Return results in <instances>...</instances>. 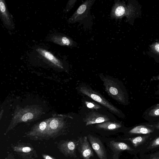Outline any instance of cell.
<instances>
[{
    "instance_id": "17",
    "label": "cell",
    "mask_w": 159,
    "mask_h": 159,
    "mask_svg": "<svg viewBox=\"0 0 159 159\" xmlns=\"http://www.w3.org/2000/svg\"><path fill=\"white\" fill-rule=\"evenodd\" d=\"M36 51L43 58L53 65L59 68H63L61 62L51 52L39 48H37Z\"/></svg>"
},
{
    "instance_id": "8",
    "label": "cell",
    "mask_w": 159,
    "mask_h": 159,
    "mask_svg": "<svg viewBox=\"0 0 159 159\" xmlns=\"http://www.w3.org/2000/svg\"><path fill=\"white\" fill-rule=\"evenodd\" d=\"M104 110H91L85 116L84 121L87 125L99 124L110 120H116L115 118L101 112Z\"/></svg>"
},
{
    "instance_id": "29",
    "label": "cell",
    "mask_w": 159,
    "mask_h": 159,
    "mask_svg": "<svg viewBox=\"0 0 159 159\" xmlns=\"http://www.w3.org/2000/svg\"><path fill=\"white\" fill-rule=\"evenodd\" d=\"M31 159H35V158L34 157H33V158H31Z\"/></svg>"
},
{
    "instance_id": "5",
    "label": "cell",
    "mask_w": 159,
    "mask_h": 159,
    "mask_svg": "<svg viewBox=\"0 0 159 159\" xmlns=\"http://www.w3.org/2000/svg\"><path fill=\"white\" fill-rule=\"evenodd\" d=\"M11 148L14 152L23 159L38 157L36 150L30 143L18 142L11 145Z\"/></svg>"
},
{
    "instance_id": "10",
    "label": "cell",
    "mask_w": 159,
    "mask_h": 159,
    "mask_svg": "<svg viewBox=\"0 0 159 159\" xmlns=\"http://www.w3.org/2000/svg\"><path fill=\"white\" fill-rule=\"evenodd\" d=\"M87 137L98 159H109L106 147L99 138L90 134H88Z\"/></svg>"
},
{
    "instance_id": "7",
    "label": "cell",
    "mask_w": 159,
    "mask_h": 159,
    "mask_svg": "<svg viewBox=\"0 0 159 159\" xmlns=\"http://www.w3.org/2000/svg\"><path fill=\"white\" fill-rule=\"evenodd\" d=\"M49 120L34 125L26 134V136L34 140H47V130Z\"/></svg>"
},
{
    "instance_id": "28",
    "label": "cell",
    "mask_w": 159,
    "mask_h": 159,
    "mask_svg": "<svg viewBox=\"0 0 159 159\" xmlns=\"http://www.w3.org/2000/svg\"><path fill=\"white\" fill-rule=\"evenodd\" d=\"M156 127L157 128L159 129V123L157 124Z\"/></svg>"
},
{
    "instance_id": "6",
    "label": "cell",
    "mask_w": 159,
    "mask_h": 159,
    "mask_svg": "<svg viewBox=\"0 0 159 159\" xmlns=\"http://www.w3.org/2000/svg\"><path fill=\"white\" fill-rule=\"evenodd\" d=\"M134 10L132 5L126 6L123 1H116L112 7L111 16L116 19H120L125 16L128 17L133 14Z\"/></svg>"
},
{
    "instance_id": "21",
    "label": "cell",
    "mask_w": 159,
    "mask_h": 159,
    "mask_svg": "<svg viewBox=\"0 0 159 159\" xmlns=\"http://www.w3.org/2000/svg\"><path fill=\"white\" fill-rule=\"evenodd\" d=\"M149 115H152V116L158 117L159 116V106L153 109L152 111L149 113Z\"/></svg>"
},
{
    "instance_id": "14",
    "label": "cell",
    "mask_w": 159,
    "mask_h": 159,
    "mask_svg": "<svg viewBox=\"0 0 159 159\" xmlns=\"http://www.w3.org/2000/svg\"><path fill=\"white\" fill-rule=\"evenodd\" d=\"M0 16L3 24L7 29L13 30L15 28L13 17L8 11L4 0H0Z\"/></svg>"
},
{
    "instance_id": "23",
    "label": "cell",
    "mask_w": 159,
    "mask_h": 159,
    "mask_svg": "<svg viewBox=\"0 0 159 159\" xmlns=\"http://www.w3.org/2000/svg\"><path fill=\"white\" fill-rule=\"evenodd\" d=\"M76 1L75 0L69 1L67 4L66 11L67 12L70 10L73 7Z\"/></svg>"
},
{
    "instance_id": "13",
    "label": "cell",
    "mask_w": 159,
    "mask_h": 159,
    "mask_svg": "<svg viewBox=\"0 0 159 159\" xmlns=\"http://www.w3.org/2000/svg\"><path fill=\"white\" fill-rule=\"evenodd\" d=\"M65 126V124L61 120L53 118L49 120L47 130V140L54 139L60 134Z\"/></svg>"
},
{
    "instance_id": "20",
    "label": "cell",
    "mask_w": 159,
    "mask_h": 159,
    "mask_svg": "<svg viewBox=\"0 0 159 159\" xmlns=\"http://www.w3.org/2000/svg\"><path fill=\"white\" fill-rule=\"evenodd\" d=\"M84 103L86 107L90 109L97 110H104L100 105L94 102L85 101Z\"/></svg>"
},
{
    "instance_id": "2",
    "label": "cell",
    "mask_w": 159,
    "mask_h": 159,
    "mask_svg": "<svg viewBox=\"0 0 159 159\" xmlns=\"http://www.w3.org/2000/svg\"><path fill=\"white\" fill-rule=\"evenodd\" d=\"M81 94L89 97L101 104L107 110L119 118H123L125 116L122 111L107 100L102 95L93 90L89 86L81 84L78 88Z\"/></svg>"
},
{
    "instance_id": "24",
    "label": "cell",
    "mask_w": 159,
    "mask_h": 159,
    "mask_svg": "<svg viewBox=\"0 0 159 159\" xmlns=\"http://www.w3.org/2000/svg\"><path fill=\"white\" fill-rule=\"evenodd\" d=\"M159 146V137L154 140L150 146V148H152Z\"/></svg>"
},
{
    "instance_id": "15",
    "label": "cell",
    "mask_w": 159,
    "mask_h": 159,
    "mask_svg": "<svg viewBox=\"0 0 159 159\" xmlns=\"http://www.w3.org/2000/svg\"><path fill=\"white\" fill-rule=\"evenodd\" d=\"M49 40L55 44L69 47L76 46L77 43L70 37L61 34H54L49 37Z\"/></svg>"
},
{
    "instance_id": "19",
    "label": "cell",
    "mask_w": 159,
    "mask_h": 159,
    "mask_svg": "<svg viewBox=\"0 0 159 159\" xmlns=\"http://www.w3.org/2000/svg\"><path fill=\"white\" fill-rule=\"evenodd\" d=\"M147 136H138L134 138L121 139L122 140H128L131 142L134 147H137L143 143L147 138Z\"/></svg>"
},
{
    "instance_id": "4",
    "label": "cell",
    "mask_w": 159,
    "mask_h": 159,
    "mask_svg": "<svg viewBox=\"0 0 159 159\" xmlns=\"http://www.w3.org/2000/svg\"><path fill=\"white\" fill-rule=\"evenodd\" d=\"M106 143L107 150L109 151V159H119L120 156L122 152L133 150L127 144L113 139L107 141Z\"/></svg>"
},
{
    "instance_id": "22",
    "label": "cell",
    "mask_w": 159,
    "mask_h": 159,
    "mask_svg": "<svg viewBox=\"0 0 159 159\" xmlns=\"http://www.w3.org/2000/svg\"><path fill=\"white\" fill-rule=\"evenodd\" d=\"M151 47L154 52L159 55V42L153 43L151 45Z\"/></svg>"
},
{
    "instance_id": "16",
    "label": "cell",
    "mask_w": 159,
    "mask_h": 159,
    "mask_svg": "<svg viewBox=\"0 0 159 159\" xmlns=\"http://www.w3.org/2000/svg\"><path fill=\"white\" fill-rule=\"evenodd\" d=\"M94 125H95L96 129L107 132L118 131L123 126L120 122L117 120H110Z\"/></svg>"
},
{
    "instance_id": "27",
    "label": "cell",
    "mask_w": 159,
    "mask_h": 159,
    "mask_svg": "<svg viewBox=\"0 0 159 159\" xmlns=\"http://www.w3.org/2000/svg\"><path fill=\"white\" fill-rule=\"evenodd\" d=\"M151 159H159V154L153 156Z\"/></svg>"
},
{
    "instance_id": "25",
    "label": "cell",
    "mask_w": 159,
    "mask_h": 159,
    "mask_svg": "<svg viewBox=\"0 0 159 159\" xmlns=\"http://www.w3.org/2000/svg\"><path fill=\"white\" fill-rule=\"evenodd\" d=\"M42 156L43 159H57L52 156L43 153L42 154Z\"/></svg>"
},
{
    "instance_id": "11",
    "label": "cell",
    "mask_w": 159,
    "mask_h": 159,
    "mask_svg": "<svg viewBox=\"0 0 159 159\" xmlns=\"http://www.w3.org/2000/svg\"><path fill=\"white\" fill-rule=\"evenodd\" d=\"M77 143L76 140H61L58 143L57 148L65 156L75 157Z\"/></svg>"
},
{
    "instance_id": "12",
    "label": "cell",
    "mask_w": 159,
    "mask_h": 159,
    "mask_svg": "<svg viewBox=\"0 0 159 159\" xmlns=\"http://www.w3.org/2000/svg\"><path fill=\"white\" fill-rule=\"evenodd\" d=\"M77 149L83 159H91L94 157L93 150L87 136L81 137L78 139Z\"/></svg>"
},
{
    "instance_id": "1",
    "label": "cell",
    "mask_w": 159,
    "mask_h": 159,
    "mask_svg": "<svg viewBox=\"0 0 159 159\" xmlns=\"http://www.w3.org/2000/svg\"><path fill=\"white\" fill-rule=\"evenodd\" d=\"M100 78L109 95L120 103L126 105L128 101L127 93L120 82L108 76L101 75Z\"/></svg>"
},
{
    "instance_id": "9",
    "label": "cell",
    "mask_w": 159,
    "mask_h": 159,
    "mask_svg": "<svg viewBox=\"0 0 159 159\" xmlns=\"http://www.w3.org/2000/svg\"><path fill=\"white\" fill-rule=\"evenodd\" d=\"M95 0H87L83 2L69 18L68 22L73 24L82 20L87 16Z\"/></svg>"
},
{
    "instance_id": "26",
    "label": "cell",
    "mask_w": 159,
    "mask_h": 159,
    "mask_svg": "<svg viewBox=\"0 0 159 159\" xmlns=\"http://www.w3.org/2000/svg\"><path fill=\"white\" fill-rule=\"evenodd\" d=\"M5 159H15L14 156L11 153H9L7 154Z\"/></svg>"
},
{
    "instance_id": "18",
    "label": "cell",
    "mask_w": 159,
    "mask_h": 159,
    "mask_svg": "<svg viewBox=\"0 0 159 159\" xmlns=\"http://www.w3.org/2000/svg\"><path fill=\"white\" fill-rule=\"evenodd\" d=\"M153 132V130L148 127L144 125L136 126L129 131L130 134H149Z\"/></svg>"
},
{
    "instance_id": "3",
    "label": "cell",
    "mask_w": 159,
    "mask_h": 159,
    "mask_svg": "<svg viewBox=\"0 0 159 159\" xmlns=\"http://www.w3.org/2000/svg\"><path fill=\"white\" fill-rule=\"evenodd\" d=\"M31 108L21 109L16 112L4 134L6 135L17 124L32 120L40 114V110Z\"/></svg>"
}]
</instances>
